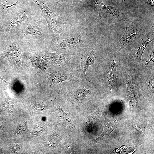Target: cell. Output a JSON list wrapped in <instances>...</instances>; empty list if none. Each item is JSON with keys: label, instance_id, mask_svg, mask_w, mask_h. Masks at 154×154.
I'll return each instance as SVG.
<instances>
[{"label": "cell", "instance_id": "6da1fadb", "mask_svg": "<svg viewBox=\"0 0 154 154\" xmlns=\"http://www.w3.org/2000/svg\"><path fill=\"white\" fill-rule=\"evenodd\" d=\"M20 1L18 0L15 6L4 15L3 29L4 34L12 32L31 19L29 17L31 8L29 6H19Z\"/></svg>", "mask_w": 154, "mask_h": 154}, {"label": "cell", "instance_id": "7a4b0ae2", "mask_svg": "<svg viewBox=\"0 0 154 154\" xmlns=\"http://www.w3.org/2000/svg\"><path fill=\"white\" fill-rule=\"evenodd\" d=\"M40 8L47 23L49 33L53 38H59L63 31V19L53 12L46 4L44 0H32Z\"/></svg>", "mask_w": 154, "mask_h": 154}, {"label": "cell", "instance_id": "3957f363", "mask_svg": "<svg viewBox=\"0 0 154 154\" xmlns=\"http://www.w3.org/2000/svg\"><path fill=\"white\" fill-rule=\"evenodd\" d=\"M121 19L125 23L126 29L123 35L116 44V48L118 51L132 44L142 32L140 27L131 19L127 14H122Z\"/></svg>", "mask_w": 154, "mask_h": 154}, {"label": "cell", "instance_id": "277c9868", "mask_svg": "<svg viewBox=\"0 0 154 154\" xmlns=\"http://www.w3.org/2000/svg\"><path fill=\"white\" fill-rule=\"evenodd\" d=\"M39 21L30 19L11 33L19 38L29 35L43 37L45 35L44 32L38 24Z\"/></svg>", "mask_w": 154, "mask_h": 154}, {"label": "cell", "instance_id": "5b68a950", "mask_svg": "<svg viewBox=\"0 0 154 154\" xmlns=\"http://www.w3.org/2000/svg\"><path fill=\"white\" fill-rule=\"evenodd\" d=\"M82 33L77 36L67 39H61L59 38H52L51 45L54 50H61L74 47L79 44L82 42Z\"/></svg>", "mask_w": 154, "mask_h": 154}, {"label": "cell", "instance_id": "8992f818", "mask_svg": "<svg viewBox=\"0 0 154 154\" xmlns=\"http://www.w3.org/2000/svg\"><path fill=\"white\" fill-rule=\"evenodd\" d=\"M96 58V56L93 49L85 54L80 60L78 72L79 77L83 82H90L86 77V72L90 66L94 64Z\"/></svg>", "mask_w": 154, "mask_h": 154}, {"label": "cell", "instance_id": "52a82bcc", "mask_svg": "<svg viewBox=\"0 0 154 154\" xmlns=\"http://www.w3.org/2000/svg\"><path fill=\"white\" fill-rule=\"evenodd\" d=\"M154 26L153 25L151 29L145 35L134 50L133 56L136 60L140 61L144 51L148 45L154 40Z\"/></svg>", "mask_w": 154, "mask_h": 154}, {"label": "cell", "instance_id": "ba28073f", "mask_svg": "<svg viewBox=\"0 0 154 154\" xmlns=\"http://www.w3.org/2000/svg\"><path fill=\"white\" fill-rule=\"evenodd\" d=\"M98 11L100 17L102 18L110 17L121 19L122 15L118 8L111 6L106 5L102 2Z\"/></svg>", "mask_w": 154, "mask_h": 154}, {"label": "cell", "instance_id": "9c48e42d", "mask_svg": "<svg viewBox=\"0 0 154 154\" xmlns=\"http://www.w3.org/2000/svg\"><path fill=\"white\" fill-rule=\"evenodd\" d=\"M52 82L54 84H57L65 81H72L78 83L81 81L72 75L70 73L64 70H60L54 73L51 76Z\"/></svg>", "mask_w": 154, "mask_h": 154}, {"label": "cell", "instance_id": "30bf717a", "mask_svg": "<svg viewBox=\"0 0 154 154\" xmlns=\"http://www.w3.org/2000/svg\"><path fill=\"white\" fill-rule=\"evenodd\" d=\"M42 54L46 59L60 66L68 64L70 57L69 54L45 53H42Z\"/></svg>", "mask_w": 154, "mask_h": 154}, {"label": "cell", "instance_id": "8fae6325", "mask_svg": "<svg viewBox=\"0 0 154 154\" xmlns=\"http://www.w3.org/2000/svg\"><path fill=\"white\" fill-rule=\"evenodd\" d=\"M117 75V63L115 60H113L110 63L107 74V84L111 89L116 85Z\"/></svg>", "mask_w": 154, "mask_h": 154}, {"label": "cell", "instance_id": "7c38bea8", "mask_svg": "<svg viewBox=\"0 0 154 154\" xmlns=\"http://www.w3.org/2000/svg\"><path fill=\"white\" fill-rule=\"evenodd\" d=\"M126 84L127 98L130 106H133L137 102V91L135 84L133 80L129 77L127 78Z\"/></svg>", "mask_w": 154, "mask_h": 154}, {"label": "cell", "instance_id": "4fadbf2b", "mask_svg": "<svg viewBox=\"0 0 154 154\" xmlns=\"http://www.w3.org/2000/svg\"><path fill=\"white\" fill-rule=\"evenodd\" d=\"M90 91V90H87L84 88L78 89L76 92L75 99L77 101L84 100Z\"/></svg>", "mask_w": 154, "mask_h": 154}, {"label": "cell", "instance_id": "5bb4252c", "mask_svg": "<svg viewBox=\"0 0 154 154\" xmlns=\"http://www.w3.org/2000/svg\"><path fill=\"white\" fill-rule=\"evenodd\" d=\"M116 128V127H115L106 128L101 135L98 138L102 137L104 136L109 135Z\"/></svg>", "mask_w": 154, "mask_h": 154}, {"label": "cell", "instance_id": "9a60e30c", "mask_svg": "<svg viewBox=\"0 0 154 154\" xmlns=\"http://www.w3.org/2000/svg\"><path fill=\"white\" fill-rule=\"evenodd\" d=\"M102 2L101 0H90L91 4L98 10L100 8Z\"/></svg>", "mask_w": 154, "mask_h": 154}, {"label": "cell", "instance_id": "2e32d148", "mask_svg": "<svg viewBox=\"0 0 154 154\" xmlns=\"http://www.w3.org/2000/svg\"><path fill=\"white\" fill-rule=\"evenodd\" d=\"M61 1H64L69 3H70L71 1V0H55V1L56 3Z\"/></svg>", "mask_w": 154, "mask_h": 154}, {"label": "cell", "instance_id": "e0dca14e", "mask_svg": "<svg viewBox=\"0 0 154 154\" xmlns=\"http://www.w3.org/2000/svg\"><path fill=\"white\" fill-rule=\"evenodd\" d=\"M0 79H1V80H3L4 81H5L4 80H3V79L0 76Z\"/></svg>", "mask_w": 154, "mask_h": 154}]
</instances>
